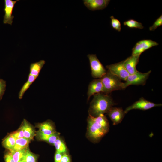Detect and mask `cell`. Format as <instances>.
Masks as SVG:
<instances>
[{
  "instance_id": "484cf974",
  "label": "cell",
  "mask_w": 162,
  "mask_h": 162,
  "mask_svg": "<svg viewBox=\"0 0 162 162\" xmlns=\"http://www.w3.org/2000/svg\"><path fill=\"white\" fill-rule=\"evenodd\" d=\"M60 133L56 131L50 135L47 142L52 145H54L57 139L60 136Z\"/></svg>"
},
{
  "instance_id": "f1b7e54d",
  "label": "cell",
  "mask_w": 162,
  "mask_h": 162,
  "mask_svg": "<svg viewBox=\"0 0 162 162\" xmlns=\"http://www.w3.org/2000/svg\"><path fill=\"white\" fill-rule=\"evenodd\" d=\"M6 82L1 79L0 81V100H1L6 90Z\"/></svg>"
},
{
  "instance_id": "3957f363",
  "label": "cell",
  "mask_w": 162,
  "mask_h": 162,
  "mask_svg": "<svg viewBox=\"0 0 162 162\" xmlns=\"http://www.w3.org/2000/svg\"><path fill=\"white\" fill-rule=\"evenodd\" d=\"M103 86V92L108 94L112 92L125 89L124 83L117 76L112 74L109 70L101 79Z\"/></svg>"
},
{
  "instance_id": "ffe728a7",
  "label": "cell",
  "mask_w": 162,
  "mask_h": 162,
  "mask_svg": "<svg viewBox=\"0 0 162 162\" xmlns=\"http://www.w3.org/2000/svg\"><path fill=\"white\" fill-rule=\"evenodd\" d=\"M16 139L10 134L3 140L2 144L3 146L9 151L12 150L15 145Z\"/></svg>"
},
{
  "instance_id": "9c48e42d",
  "label": "cell",
  "mask_w": 162,
  "mask_h": 162,
  "mask_svg": "<svg viewBox=\"0 0 162 162\" xmlns=\"http://www.w3.org/2000/svg\"><path fill=\"white\" fill-rule=\"evenodd\" d=\"M19 0H4V15L3 16V22L4 24L12 25L13 20L14 18L13 12L14 6L17 2Z\"/></svg>"
},
{
  "instance_id": "e0dca14e",
  "label": "cell",
  "mask_w": 162,
  "mask_h": 162,
  "mask_svg": "<svg viewBox=\"0 0 162 162\" xmlns=\"http://www.w3.org/2000/svg\"><path fill=\"white\" fill-rule=\"evenodd\" d=\"M38 77L29 74L27 80L22 86L18 94L19 99H21L23 98L26 91Z\"/></svg>"
},
{
  "instance_id": "d4e9b609",
  "label": "cell",
  "mask_w": 162,
  "mask_h": 162,
  "mask_svg": "<svg viewBox=\"0 0 162 162\" xmlns=\"http://www.w3.org/2000/svg\"><path fill=\"white\" fill-rule=\"evenodd\" d=\"M10 134L16 139L24 137L23 130L21 126L17 130Z\"/></svg>"
},
{
  "instance_id": "7402d4cb",
  "label": "cell",
  "mask_w": 162,
  "mask_h": 162,
  "mask_svg": "<svg viewBox=\"0 0 162 162\" xmlns=\"http://www.w3.org/2000/svg\"><path fill=\"white\" fill-rule=\"evenodd\" d=\"M123 24L124 26H127L130 28H135L142 29L143 26L142 23L136 21L131 19L124 22Z\"/></svg>"
},
{
  "instance_id": "f546056e",
  "label": "cell",
  "mask_w": 162,
  "mask_h": 162,
  "mask_svg": "<svg viewBox=\"0 0 162 162\" xmlns=\"http://www.w3.org/2000/svg\"><path fill=\"white\" fill-rule=\"evenodd\" d=\"M61 162H72L71 155L68 153L62 154Z\"/></svg>"
},
{
  "instance_id": "2e32d148",
  "label": "cell",
  "mask_w": 162,
  "mask_h": 162,
  "mask_svg": "<svg viewBox=\"0 0 162 162\" xmlns=\"http://www.w3.org/2000/svg\"><path fill=\"white\" fill-rule=\"evenodd\" d=\"M45 63V61L43 60L31 63L30 66L29 74L38 77L40 70Z\"/></svg>"
},
{
  "instance_id": "ac0fdd59",
  "label": "cell",
  "mask_w": 162,
  "mask_h": 162,
  "mask_svg": "<svg viewBox=\"0 0 162 162\" xmlns=\"http://www.w3.org/2000/svg\"><path fill=\"white\" fill-rule=\"evenodd\" d=\"M31 141V140L24 137L16 139L15 145L13 149L11 151H18L28 147L29 144Z\"/></svg>"
},
{
  "instance_id": "44dd1931",
  "label": "cell",
  "mask_w": 162,
  "mask_h": 162,
  "mask_svg": "<svg viewBox=\"0 0 162 162\" xmlns=\"http://www.w3.org/2000/svg\"><path fill=\"white\" fill-rule=\"evenodd\" d=\"M28 147L18 151H9L12 155L14 162H20L25 160L26 151Z\"/></svg>"
},
{
  "instance_id": "277c9868",
  "label": "cell",
  "mask_w": 162,
  "mask_h": 162,
  "mask_svg": "<svg viewBox=\"0 0 162 162\" xmlns=\"http://www.w3.org/2000/svg\"><path fill=\"white\" fill-rule=\"evenodd\" d=\"M87 56L89 61L92 76L94 78L101 79L106 73V70L96 55L89 54Z\"/></svg>"
},
{
  "instance_id": "603a6c76",
  "label": "cell",
  "mask_w": 162,
  "mask_h": 162,
  "mask_svg": "<svg viewBox=\"0 0 162 162\" xmlns=\"http://www.w3.org/2000/svg\"><path fill=\"white\" fill-rule=\"evenodd\" d=\"M37 155L31 152L28 147L25 157L26 162H37Z\"/></svg>"
},
{
  "instance_id": "7a4b0ae2",
  "label": "cell",
  "mask_w": 162,
  "mask_h": 162,
  "mask_svg": "<svg viewBox=\"0 0 162 162\" xmlns=\"http://www.w3.org/2000/svg\"><path fill=\"white\" fill-rule=\"evenodd\" d=\"M116 104L112 98L102 92L96 94L90 104L88 110L89 115L97 117L107 113Z\"/></svg>"
},
{
  "instance_id": "8fae6325",
  "label": "cell",
  "mask_w": 162,
  "mask_h": 162,
  "mask_svg": "<svg viewBox=\"0 0 162 162\" xmlns=\"http://www.w3.org/2000/svg\"><path fill=\"white\" fill-rule=\"evenodd\" d=\"M109 0H84L85 6L92 11L102 10L105 8L109 4Z\"/></svg>"
},
{
  "instance_id": "d6a6232c",
  "label": "cell",
  "mask_w": 162,
  "mask_h": 162,
  "mask_svg": "<svg viewBox=\"0 0 162 162\" xmlns=\"http://www.w3.org/2000/svg\"><path fill=\"white\" fill-rule=\"evenodd\" d=\"M20 162H26V161H25V160H23Z\"/></svg>"
},
{
  "instance_id": "836d02e7",
  "label": "cell",
  "mask_w": 162,
  "mask_h": 162,
  "mask_svg": "<svg viewBox=\"0 0 162 162\" xmlns=\"http://www.w3.org/2000/svg\"><path fill=\"white\" fill-rule=\"evenodd\" d=\"M1 80V79H0V81Z\"/></svg>"
},
{
  "instance_id": "52a82bcc",
  "label": "cell",
  "mask_w": 162,
  "mask_h": 162,
  "mask_svg": "<svg viewBox=\"0 0 162 162\" xmlns=\"http://www.w3.org/2000/svg\"><path fill=\"white\" fill-rule=\"evenodd\" d=\"M161 104H156L150 102L141 97L138 100L135 102L132 105L126 108L124 111L127 114L131 110L139 109L143 110H146L153 107L162 106Z\"/></svg>"
},
{
  "instance_id": "cb8c5ba5",
  "label": "cell",
  "mask_w": 162,
  "mask_h": 162,
  "mask_svg": "<svg viewBox=\"0 0 162 162\" xmlns=\"http://www.w3.org/2000/svg\"><path fill=\"white\" fill-rule=\"evenodd\" d=\"M110 18L112 27L116 30L120 32L121 30V25L120 21L115 18L113 16H111Z\"/></svg>"
},
{
  "instance_id": "4fadbf2b",
  "label": "cell",
  "mask_w": 162,
  "mask_h": 162,
  "mask_svg": "<svg viewBox=\"0 0 162 162\" xmlns=\"http://www.w3.org/2000/svg\"><path fill=\"white\" fill-rule=\"evenodd\" d=\"M103 88L101 79H95L92 81L88 86L87 92L88 100L94 94L100 92H103Z\"/></svg>"
},
{
  "instance_id": "30bf717a",
  "label": "cell",
  "mask_w": 162,
  "mask_h": 162,
  "mask_svg": "<svg viewBox=\"0 0 162 162\" xmlns=\"http://www.w3.org/2000/svg\"><path fill=\"white\" fill-rule=\"evenodd\" d=\"M113 125L120 123L126 113L122 108L112 107L107 113Z\"/></svg>"
},
{
  "instance_id": "1f68e13d",
  "label": "cell",
  "mask_w": 162,
  "mask_h": 162,
  "mask_svg": "<svg viewBox=\"0 0 162 162\" xmlns=\"http://www.w3.org/2000/svg\"><path fill=\"white\" fill-rule=\"evenodd\" d=\"M62 154L56 151L54 155V162H61Z\"/></svg>"
},
{
  "instance_id": "6da1fadb",
  "label": "cell",
  "mask_w": 162,
  "mask_h": 162,
  "mask_svg": "<svg viewBox=\"0 0 162 162\" xmlns=\"http://www.w3.org/2000/svg\"><path fill=\"white\" fill-rule=\"evenodd\" d=\"M86 136L91 141L99 142L109 130V123L104 114L97 117L89 116L87 119Z\"/></svg>"
},
{
  "instance_id": "5b68a950",
  "label": "cell",
  "mask_w": 162,
  "mask_h": 162,
  "mask_svg": "<svg viewBox=\"0 0 162 162\" xmlns=\"http://www.w3.org/2000/svg\"><path fill=\"white\" fill-rule=\"evenodd\" d=\"M151 72L150 70L146 73H142L138 71L134 74L130 75L124 83L125 88L131 85H145Z\"/></svg>"
},
{
  "instance_id": "8992f818",
  "label": "cell",
  "mask_w": 162,
  "mask_h": 162,
  "mask_svg": "<svg viewBox=\"0 0 162 162\" xmlns=\"http://www.w3.org/2000/svg\"><path fill=\"white\" fill-rule=\"evenodd\" d=\"M124 61L118 63L106 66V68L112 74L119 78L121 80L126 81L129 74L125 68Z\"/></svg>"
},
{
  "instance_id": "4dcf8cb0",
  "label": "cell",
  "mask_w": 162,
  "mask_h": 162,
  "mask_svg": "<svg viewBox=\"0 0 162 162\" xmlns=\"http://www.w3.org/2000/svg\"><path fill=\"white\" fill-rule=\"evenodd\" d=\"M4 158L5 162H14L12 155L9 151L5 154Z\"/></svg>"
},
{
  "instance_id": "9a60e30c",
  "label": "cell",
  "mask_w": 162,
  "mask_h": 162,
  "mask_svg": "<svg viewBox=\"0 0 162 162\" xmlns=\"http://www.w3.org/2000/svg\"><path fill=\"white\" fill-rule=\"evenodd\" d=\"M37 127L39 130L46 134L50 135L56 131L54 123L50 120L38 123Z\"/></svg>"
},
{
  "instance_id": "4316f807",
  "label": "cell",
  "mask_w": 162,
  "mask_h": 162,
  "mask_svg": "<svg viewBox=\"0 0 162 162\" xmlns=\"http://www.w3.org/2000/svg\"><path fill=\"white\" fill-rule=\"evenodd\" d=\"M50 135L44 134L39 130L36 132V136L39 140L47 142Z\"/></svg>"
},
{
  "instance_id": "83f0119b",
  "label": "cell",
  "mask_w": 162,
  "mask_h": 162,
  "mask_svg": "<svg viewBox=\"0 0 162 162\" xmlns=\"http://www.w3.org/2000/svg\"><path fill=\"white\" fill-rule=\"evenodd\" d=\"M162 25V15H161L154 22L152 26L149 28L150 31H154L158 27Z\"/></svg>"
},
{
  "instance_id": "ba28073f",
  "label": "cell",
  "mask_w": 162,
  "mask_h": 162,
  "mask_svg": "<svg viewBox=\"0 0 162 162\" xmlns=\"http://www.w3.org/2000/svg\"><path fill=\"white\" fill-rule=\"evenodd\" d=\"M158 45V43L151 40H141L137 42L132 49V56H140L145 51Z\"/></svg>"
},
{
  "instance_id": "7c38bea8",
  "label": "cell",
  "mask_w": 162,
  "mask_h": 162,
  "mask_svg": "<svg viewBox=\"0 0 162 162\" xmlns=\"http://www.w3.org/2000/svg\"><path fill=\"white\" fill-rule=\"evenodd\" d=\"M140 56H131L124 61V66L130 75L134 74L138 71L136 70V66L139 62Z\"/></svg>"
},
{
  "instance_id": "d6986e66",
  "label": "cell",
  "mask_w": 162,
  "mask_h": 162,
  "mask_svg": "<svg viewBox=\"0 0 162 162\" xmlns=\"http://www.w3.org/2000/svg\"><path fill=\"white\" fill-rule=\"evenodd\" d=\"M54 145L56 152L62 154L68 153L65 142L61 137H59L57 139Z\"/></svg>"
},
{
  "instance_id": "5bb4252c",
  "label": "cell",
  "mask_w": 162,
  "mask_h": 162,
  "mask_svg": "<svg viewBox=\"0 0 162 162\" xmlns=\"http://www.w3.org/2000/svg\"><path fill=\"white\" fill-rule=\"evenodd\" d=\"M23 130L24 137L32 140L36 135L34 127L26 120L24 119L21 126Z\"/></svg>"
}]
</instances>
